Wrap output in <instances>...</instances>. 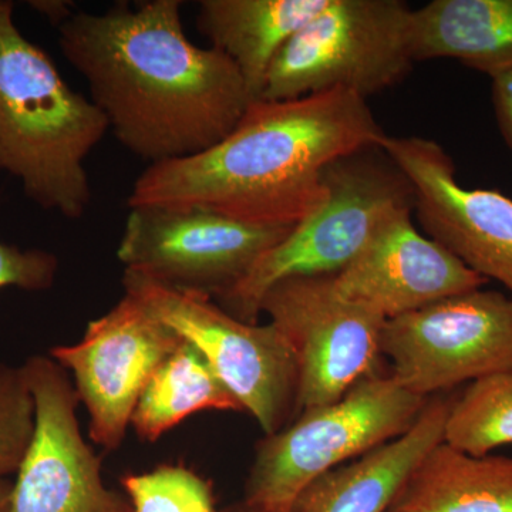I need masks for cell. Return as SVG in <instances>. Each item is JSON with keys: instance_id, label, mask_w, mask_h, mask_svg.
Wrapping results in <instances>:
<instances>
[{"instance_id": "1", "label": "cell", "mask_w": 512, "mask_h": 512, "mask_svg": "<svg viewBox=\"0 0 512 512\" xmlns=\"http://www.w3.org/2000/svg\"><path fill=\"white\" fill-rule=\"evenodd\" d=\"M181 0L116 2L57 28L109 130L150 164L200 154L228 136L252 99L237 66L188 39Z\"/></svg>"}, {"instance_id": "2", "label": "cell", "mask_w": 512, "mask_h": 512, "mask_svg": "<svg viewBox=\"0 0 512 512\" xmlns=\"http://www.w3.org/2000/svg\"><path fill=\"white\" fill-rule=\"evenodd\" d=\"M384 136L367 100L356 93L255 100L220 143L148 165L127 205L195 207L247 224L293 227L325 200L326 168L380 147Z\"/></svg>"}, {"instance_id": "3", "label": "cell", "mask_w": 512, "mask_h": 512, "mask_svg": "<svg viewBox=\"0 0 512 512\" xmlns=\"http://www.w3.org/2000/svg\"><path fill=\"white\" fill-rule=\"evenodd\" d=\"M109 131L99 107L64 82L0 0V171L45 211L79 220L93 194L84 163Z\"/></svg>"}, {"instance_id": "4", "label": "cell", "mask_w": 512, "mask_h": 512, "mask_svg": "<svg viewBox=\"0 0 512 512\" xmlns=\"http://www.w3.org/2000/svg\"><path fill=\"white\" fill-rule=\"evenodd\" d=\"M325 200L259 258L241 284L218 299L247 323H258L265 293L291 278L336 276L360 255L387 221L414 211L409 178L380 147L333 161L323 174Z\"/></svg>"}, {"instance_id": "5", "label": "cell", "mask_w": 512, "mask_h": 512, "mask_svg": "<svg viewBox=\"0 0 512 512\" xmlns=\"http://www.w3.org/2000/svg\"><path fill=\"white\" fill-rule=\"evenodd\" d=\"M427 400L382 373L360 380L336 402L303 410L256 444L242 503L292 512L316 478L412 429Z\"/></svg>"}, {"instance_id": "6", "label": "cell", "mask_w": 512, "mask_h": 512, "mask_svg": "<svg viewBox=\"0 0 512 512\" xmlns=\"http://www.w3.org/2000/svg\"><path fill=\"white\" fill-rule=\"evenodd\" d=\"M413 9L402 0H329L271 64L259 100L390 89L412 72Z\"/></svg>"}, {"instance_id": "7", "label": "cell", "mask_w": 512, "mask_h": 512, "mask_svg": "<svg viewBox=\"0 0 512 512\" xmlns=\"http://www.w3.org/2000/svg\"><path fill=\"white\" fill-rule=\"evenodd\" d=\"M123 286L124 293L200 350L265 436L295 419L298 366L272 323L244 322L211 296L160 284L136 272L124 271Z\"/></svg>"}, {"instance_id": "8", "label": "cell", "mask_w": 512, "mask_h": 512, "mask_svg": "<svg viewBox=\"0 0 512 512\" xmlns=\"http://www.w3.org/2000/svg\"><path fill=\"white\" fill-rule=\"evenodd\" d=\"M382 353L394 382L426 399L512 372V296L474 289L386 320Z\"/></svg>"}, {"instance_id": "9", "label": "cell", "mask_w": 512, "mask_h": 512, "mask_svg": "<svg viewBox=\"0 0 512 512\" xmlns=\"http://www.w3.org/2000/svg\"><path fill=\"white\" fill-rule=\"evenodd\" d=\"M259 309L295 356L296 416L336 402L366 377L386 373L382 353L386 319L343 298L333 276L278 282L265 293Z\"/></svg>"}, {"instance_id": "10", "label": "cell", "mask_w": 512, "mask_h": 512, "mask_svg": "<svg viewBox=\"0 0 512 512\" xmlns=\"http://www.w3.org/2000/svg\"><path fill=\"white\" fill-rule=\"evenodd\" d=\"M293 227H265L195 207H133L117 258L124 271L221 299Z\"/></svg>"}, {"instance_id": "11", "label": "cell", "mask_w": 512, "mask_h": 512, "mask_svg": "<svg viewBox=\"0 0 512 512\" xmlns=\"http://www.w3.org/2000/svg\"><path fill=\"white\" fill-rule=\"evenodd\" d=\"M181 342L175 330L124 293L113 309L89 323L79 343L50 349V357L72 373L94 443L107 451L123 444L148 380Z\"/></svg>"}, {"instance_id": "12", "label": "cell", "mask_w": 512, "mask_h": 512, "mask_svg": "<svg viewBox=\"0 0 512 512\" xmlns=\"http://www.w3.org/2000/svg\"><path fill=\"white\" fill-rule=\"evenodd\" d=\"M22 367L36 420L16 471L12 512H134L127 495L104 483L100 457L80 430V400L66 370L42 355L30 356Z\"/></svg>"}, {"instance_id": "13", "label": "cell", "mask_w": 512, "mask_h": 512, "mask_svg": "<svg viewBox=\"0 0 512 512\" xmlns=\"http://www.w3.org/2000/svg\"><path fill=\"white\" fill-rule=\"evenodd\" d=\"M380 148L412 183L414 212L427 237L512 295L511 198L460 185L453 158L430 138L386 134Z\"/></svg>"}, {"instance_id": "14", "label": "cell", "mask_w": 512, "mask_h": 512, "mask_svg": "<svg viewBox=\"0 0 512 512\" xmlns=\"http://www.w3.org/2000/svg\"><path fill=\"white\" fill-rule=\"evenodd\" d=\"M413 212L387 221L355 261L333 276L343 298L386 320L487 284L440 242L421 234Z\"/></svg>"}, {"instance_id": "15", "label": "cell", "mask_w": 512, "mask_h": 512, "mask_svg": "<svg viewBox=\"0 0 512 512\" xmlns=\"http://www.w3.org/2000/svg\"><path fill=\"white\" fill-rule=\"evenodd\" d=\"M454 397H429L412 429L316 478L292 512H386L421 458L444 440Z\"/></svg>"}, {"instance_id": "16", "label": "cell", "mask_w": 512, "mask_h": 512, "mask_svg": "<svg viewBox=\"0 0 512 512\" xmlns=\"http://www.w3.org/2000/svg\"><path fill=\"white\" fill-rule=\"evenodd\" d=\"M329 0H201L197 29L237 66L252 99L259 100L282 47Z\"/></svg>"}, {"instance_id": "17", "label": "cell", "mask_w": 512, "mask_h": 512, "mask_svg": "<svg viewBox=\"0 0 512 512\" xmlns=\"http://www.w3.org/2000/svg\"><path fill=\"white\" fill-rule=\"evenodd\" d=\"M414 62L456 59L493 77L512 70V0H433L413 9Z\"/></svg>"}, {"instance_id": "18", "label": "cell", "mask_w": 512, "mask_h": 512, "mask_svg": "<svg viewBox=\"0 0 512 512\" xmlns=\"http://www.w3.org/2000/svg\"><path fill=\"white\" fill-rule=\"evenodd\" d=\"M386 512H512V457L470 456L441 441Z\"/></svg>"}, {"instance_id": "19", "label": "cell", "mask_w": 512, "mask_h": 512, "mask_svg": "<svg viewBox=\"0 0 512 512\" xmlns=\"http://www.w3.org/2000/svg\"><path fill=\"white\" fill-rule=\"evenodd\" d=\"M204 410L244 412L200 350L183 339L148 380L131 427L141 440L154 443L191 414Z\"/></svg>"}, {"instance_id": "20", "label": "cell", "mask_w": 512, "mask_h": 512, "mask_svg": "<svg viewBox=\"0 0 512 512\" xmlns=\"http://www.w3.org/2000/svg\"><path fill=\"white\" fill-rule=\"evenodd\" d=\"M444 443L483 457L512 444V372L471 382L454 397L444 426Z\"/></svg>"}, {"instance_id": "21", "label": "cell", "mask_w": 512, "mask_h": 512, "mask_svg": "<svg viewBox=\"0 0 512 512\" xmlns=\"http://www.w3.org/2000/svg\"><path fill=\"white\" fill-rule=\"evenodd\" d=\"M121 485L134 512H220L210 481L181 464L126 474Z\"/></svg>"}, {"instance_id": "22", "label": "cell", "mask_w": 512, "mask_h": 512, "mask_svg": "<svg viewBox=\"0 0 512 512\" xmlns=\"http://www.w3.org/2000/svg\"><path fill=\"white\" fill-rule=\"evenodd\" d=\"M35 420L25 370L0 363V478L18 471L35 433Z\"/></svg>"}, {"instance_id": "23", "label": "cell", "mask_w": 512, "mask_h": 512, "mask_svg": "<svg viewBox=\"0 0 512 512\" xmlns=\"http://www.w3.org/2000/svg\"><path fill=\"white\" fill-rule=\"evenodd\" d=\"M59 258L43 249H20L0 241V289L15 286L26 292H43L55 285Z\"/></svg>"}, {"instance_id": "24", "label": "cell", "mask_w": 512, "mask_h": 512, "mask_svg": "<svg viewBox=\"0 0 512 512\" xmlns=\"http://www.w3.org/2000/svg\"><path fill=\"white\" fill-rule=\"evenodd\" d=\"M491 96L501 136L512 151V70L493 77Z\"/></svg>"}, {"instance_id": "25", "label": "cell", "mask_w": 512, "mask_h": 512, "mask_svg": "<svg viewBox=\"0 0 512 512\" xmlns=\"http://www.w3.org/2000/svg\"><path fill=\"white\" fill-rule=\"evenodd\" d=\"M29 6L45 16L57 28L74 13L72 3L63 2V0H32Z\"/></svg>"}, {"instance_id": "26", "label": "cell", "mask_w": 512, "mask_h": 512, "mask_svg": "<svg viewBox=\"0 0 512 512\" xmlns=\"http://www.w3.org/2000/svg\"><path fill=\"white\" fill-rule=\"evenodd\" d=\"M12 487L9 478H0V512H12Z\"/></svg>"}, {"instance_id": "27", "label": "cell", "mask_w": 512, "mask_h": 512, "mask_svg": "<svg viewBox=\"0 0 512 512\" xmlns=\"http://www.w3.org/2000/svg\"><path fill=\"white\" fill-rule=\"evenodd\" d=\"M221 512H262V511L252 510V508H249L248 505L241 503V504H237V505H232V507H229V508H227V510H224Z\"/></svg>"}]
</instances>
